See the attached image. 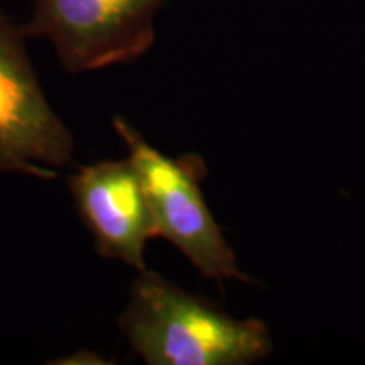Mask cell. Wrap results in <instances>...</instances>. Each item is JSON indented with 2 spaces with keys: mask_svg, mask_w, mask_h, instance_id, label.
I'll return each instance as SVG.
<instances>
[{
  "mask_svg": "<svg viewBox=\"0 0 365 365\" xmlns=\"http://www.w3.org/2000/svg\"><path fill=\"white\" fill-rule=\"evenodd\" d=\"M73 145L36 78L24 33L0 9V173L56 180L71 163Z\"/></svg>",
  "mask_w": 365,
  "mask_h": 365,
  "instance_id": "obj_4",
  "label": "cell"
},
{
  "mask_svg": "<svg viewBox=\"0 0 365 365\" xmlns=\"http://www.w3.org/2000/svg\"><path fill=\"white\" fill-rule=\"evenodd\" d=\"M113 129L125 143L143 182L158 237L176 245L208 279L250 282L237 266L234 250L205 203L203 159L196 154L170 158L159 153L122 117L113 118Z\"/></svg>",
  "mask_w": 365,
  "mask_h": 365,
  "instance_id": "obj_2",
  "label": "cell"
},
{
  "mask_svg": "<svg viewBox=\"0 0 365 365\" xmlns=\"http://www.w3.org/2000/svg\"><path fill=\"white\" fill-rule=\"evenodd\" d=\"M132 350L150 365H247L272 352L261 319L228 317L158 272H139L118 319Z\"/></svg>",
  "mask_w": 365,
  "mask_h": 365,
  "instance_id": "obj_1",
  "label": "cell"
},
{
  "mask_svg": "<svg viewBox=\"0 0 365 365\" xmlns=\"http://www.w3.org/2000/svg\"><path fill=\"white\" fill-rule=\"evenodd\" d=\"M68 182L97 252L139 272L148 269L144 250L148 242L158 237V228L130 159L81 166Z\"/></svg>",
  "mask_w": 365,
  "mask_h": 365,
  "instance_id": "obj_5",
  "label": "cell"
},
{
  "mask_svg": "<svg viewBox=\"0 0 365 365\" xmlns=\"http://www.w3.org/2000/svg\"><path fill=\"white\" fill-rule=\"evenodd\" d=\"M163 0H36L22 33L46 38L71 73L95 71L143 56L154 43Z\"/></svg>",
  "mask_w": 365,
  "mask_h": 365,
  "instance_id": "obj_3",
  "label": "cell"
}]
</instances>
